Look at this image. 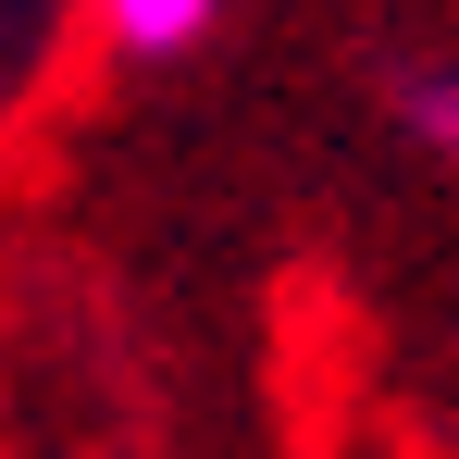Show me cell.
Here are the masks:
<instances>
[{"mask_svg":"<svg viewBox=\"0 0 459 459\" xmlns=\"http://www.w3.org/2000/svg\"><path fill=\"white\" fill-rule=\"evenodd\" d=\"M212 13H224V0H100V38L137 50V63H174V50L212 38Z\"/></svg>","mask_w":459,"mask_h":459,"instance_id":"obj_1","label":"cell"},{"mask_svg":"<svg viewBox=\"0 0 459 459\" xmlns=\"http://www.w3.org/2000/svg\"><path fill=\"white\" fill-rule=\"evenodd\" d=\"M410 112H422V137L459 161V75H422V87H410Z\"/></svg>","mask_w":459,"mask_h":459,"instance_id":"obj_2","label":"cell"}]
</instances>
